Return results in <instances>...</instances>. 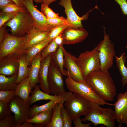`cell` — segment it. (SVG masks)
I'll use <instances>...</instances> for the list:
<instances>
[{
  "instance_id": "35",
  "label": "cell",
  "mask_w": 127,
  "mask_h": 127,
  "mask_svg": "<svg viewBox=\"0 0 127 127\" xmlns=\"http://www.w3.org/2000/svg\"><path fill=\"white\" fill-rule=\"evenodd\" d=\"M19 12H1L0 13V27L4 25L7 22L14 18Z\"/></svg>"
},
{
  "instance_id": "34",
  "label": "cell",
  "mask_w": 127,
  "mask_h": 127,
  "mask_svg": "<svg viewBox=\"0 0 127 127\" xmlns=\"http://www.w3.org/2000/svg\"><path fill=\"white\" fill-rule=\"evenodd\" d=\"M61 114L64 124V127H72V124L73 120L65 108L64 105L61 108Z\"/></svg>"
},
{
  "instance_id": "24",
  "label": "cell",
  "mask_w": 127,
  "mask_h": 127,
  "mask_svg": "<svg viewBox=\"0 0 127 127\" xmlns=\"http://www.w3.org/2000/svg\"><path fill=\"white\" fill-rule=\"evenodd\" d=\"M29 64L25 53L20 57L18 76L16 81L17 84L25 78L29 76V68L28 66Z\"/></svg>"
},
{
  "instance_id": "42",
  "label": "cell",
  "mask_w": 127,
  "mask_h": 127,
  "mask_svg": "<svg viewBox=\"0 0 127 127\" xmlns=\"http://www.w3.org/2000/svg\"><path fill=\"white\" fill-rule=\"evenodd\" d=\"M62 32L53 40L55 41L59 47L63 46L64 44L63 39L61 36Z\"/></svg>"
},
{
  "instance_id": "38",
  "label": "cell",
  "mask_w": 127,
  "mask_h": 127,
  "mask_svg": "<svg viewBox=\"0 0 127 127\" xmlns=\"http://www.w3.org/2000/svg\"><path fill=\"white\" fill-rule=\"evenodd\" d=\"M47 21L48 24L55 27L64 24H68L70 25L67 23L66 19L62 16L59 18H47Z\"/></svg>"
},
{
  "instance_id": "22",
  "label": "cell",
  "mask_w": 127,
  "mask_h": 127,
  "mask_svg": "<svg viewBox=\"0 0 127 127\" xmlns=\"http://www.w3.org/2000/svg\"><path fill=\"white\" fill-rule=\"evenodd\" d=\"M32 91L28 76L25 78L17 84L15 90V96L19 97L25 101L28 102L30 94Z\"/></svg>"
},
{
  "instance_id": "48",
  "label": "cell",
  "mask_w": 127,
  "mask_h": 127,
  "mask_svg": "<svg viewBox=\"0 0 127 127\" xmlns=\"http://www.w3.org/2000/svg\"><path fill=\"white\" fill-rule=\"evenodd\" d=\"M36 3H42L44 0H33Z\"/></svg>"
},
{
  "instance_id": "49",
  "label": "cell",
  "mask_w": 127,
  "mask_h": 127,
  "mask_svg": "<svg viewBox=\"0 0 127 127\" xmlns=\"http://www.w3.org/2000/svg\"><path fill=\"white\" fill-rule=\"evenodd\" d=\"M126 49H127V45L126 46Z\"/></svg>"
},
{
  "instance_id": "3",
  "label": "cell",
  "mask_w": 127,
  "mask_h": 127,
  "mask_svg": "<svg viewBox=\"0 0 127 127\" xmlns=\"http://www.w3.org/2000/svg\"><path fill=\"white\" fill-rule=\"evenodd\" d=\"M29 39L28 33L18 37L10 35L6 31L4 39L0 43V59L9 55L21 56L25 53Z\"/></svg>"
},
{
  "instance_id": "19",
  "label": "cell",
  "mask_w": 127,
  "mask_h": 127,
  "mask_svg": "<svg viewBox=\"0 0 127 127\" xmlns=\"http://www.w3.org/2000/svg\"><path fill=\"white\" fill-rule=\"evenodd\" d=\"M41 51L32 59L31 67L29 68V77L32 90L35 88L38 83V76L41 61Z\"/></svg>"
},
{
  "instance_id": "18",
  "label": "cell",
  "mask_w": 127,
  "mask_h": 127,
  "mask_svg": "<svg viewBox=\"0 0 127 127\" xmlns=\"http://www.w3.org/2000/svg\"><path fill=\"white\" fill-rule=\"evenodd\" d=\"M52 54L41 61L38 78V83L40 88L44 92L49 94L50 93L48 77L49 69Z\"/></svg>"
},
{
  "instance_id": "11",
  "label": "cell",
  "mask_w": 127,
  "mask_h": 127,
  "mask_svg": "<svg viewBox=\"0 0 127 127\" xmlns=\"http://www.w3.org/2000/svg\"><path fill=\"white\" fill-rule=\"evenodd\" d=\"M33 1V0H23L24 4L26 10L34 22L35 27L42 31H50L55 26L48 23L47 18L36 7Z\"/></svg>"
},
{
  "instance_id": "27",
  "label": "cell",
  "mask_w": 127,
  "mask_h": 127,
  "mask_svg": "<svg viewBox=\"0 0 127 127\" xmlns=\"http://www.w3.org/2000/svg\"><path fill=\"white\" fill-rule=\"evenodd\" d=\"M52 40L48 38L33 46L29 49L26 50L25 53L27 58L30 64L33 58Z\"/></svg>"
},
{
  "instance_id": "1",
  "label": "cell",
  "mask_w": 127,
  "mask_h": 127,
  "mask_svg": "<svg viewBox=\"0 0 127 127\" xmlns=\"http://www.w3.org/2000/svg\"><path fill=\"white\" fill-rule=\"evenodd\" d=\"M85 80L103 100L106 102L113 100L117 90L108 71L104 72L100 70L93 71L88 75Z\"/></svg>"
},
{
  "instance_id": "46",
  "label": "cell",
  "mask_w": 127,
  "mask_h": 127,
  "mask_svg": "<svg viewBox=\"0 0 127 127\" xmlns=\"http://www.w3.org/2000/svg\"><path fill=\"white\" fill-rule=\"evenodd\" d=\"M20 7L24 8H25L23 3V0H12Z\"/></svg>"
},
{
  "instance_id": "26",
  "label": "cell",
  "mask_w": 127,
  "mask_h": 127,
  "mask_svg": "<svg viewBox=\"0 0 127 127\" xmlns=\"http://www.w3.org/2000/svg\"><path fill=\"white\" fill-rule=\"evenodd\" d=\"M115 57L117 66L122 76L121 82L122 85L124 87L127 84V68L125 65L126 58L125 53H122L120 57L115 56Z\"/></svg>"
},
{
  "instance_id": "23",
  "label": "cell",
  "mask_w": 127,
  "mask_h": 127,
  "mask_svg": "<svg viewBox=\"0 0 127 127\" xmlns=\"http://www.w3.org/2000/svg\"><path fill=\"white\" fill-rule=\"evenodd\" d=\"M17 76L18 73L8 77L0 75V91L15 90Z\"/></svg>"
},
{
  "instance_id": "39",
  "label": "cell",
  "mask_w": 127,
  "mask_h": 127,
  "mask_svg": "<svg viewBox=\"0 0 127 127\" xmlns=\"http://www.w3.org/2000/svg\"><path fill=\"white\" fill-rule=\"evenodd\" d=\"M16 124L14 115H11L7 118L0 120V127H13Z\"/></svg>"
},
{
  "instance_id": "12",
  "label": "cell",
  "mask_w": 127,
  "mask_h": 127,
  "mask_svg": "<svg viewBox=\"0 0 127 127\" xmlns=\"http://www.w3.org/2000/svg\"><path fill=\"white\" fill-rule=\"evenodd\" d=\"M39 85H37L33 90L32 91L28 102L29 106L35 102L41 100H50L57 103L63 102H64L69 99L72 95L71 91L66 92L64 94L58 96L52 95L41 91Z\"/></svg>"
},
{
  "instance_id": "7",
  "label": "cell",
  "mask_w": 127,
  "mask_h": 127,
  "mask_svg": "<svg viewBox=\"0 0 127 127\" xmlns=\"http://www.w3.org/2000/svg\"><path fill=\"white\" fill-rule=\"evenodd\" d=\"M104 39L99 44V54L100 60V70L107 72L112 66L115 55L113 43L110 40L109 36L104 30Z\"/></svg>"
},
{
  "instance_id": "8",
  "label": "cell",
  "mask_w": 127,
  "mask_h": 127,
  "mask_svg": "<svg viewBox=\"0 0 127 127\" xmlns=\"http://www.w3.org/2000/svg\"><path fill=\"white\" fill-rule=\"evenodd\" d=\"M65 102L64 106L73 121L77 117L84 115L90 104V102L74 93L71 98Z\"/></svg>"
},
{
  "instance_id": "15",
  "label": "cell",
  "mask_w": 127,
  "mask_h": 127,
  "mask_svg": "<svg viewBox=\"0 0 127 127\" xmlns=\"http://www.w3.org/2000/svg\"><path fill=\"white\" fill-rule=\"evenodd\" d=\"M114 106L115 120L119 124V127L123 124L127 126V91L118 95Z\"/></svg>"
},
{
  "instance_id": "44",
  "label": "cell",
  "mask_w": 127,
  "mask_h": 127,
  "mask_svg": "<svg viewBox=\"0 0 127 127\" xmlns=\"http://www.w3.org/2000/svg\"><path fill=\"white\" fill-rule=\"evenodd\" d=\"M6 26L4 25L0 27V43L4 37L6 32Z\"/></svg>"
},
{
  "instance_id": "14",
  "label": "cell",
  "mask_w": 127,
  "mask_h": 127,
  "mask_svg": "<svg viewBox=\"0 0 127 127\" xmlns=\"http://www.w3.org/2000/svg\"><path fill=\"white\" fill-rule=\"evenodd\" d=\"M59 3L64 7L66 15V20L71 27L75 29L83 28L82 21L88 18V13L81 17H79L73 8L71 0H60Z\"/></svg>"
},
{
  "instance_id": "32",
  "label": "cell",
  "mask_w": 127,
  "mask_h": 127,
  "mask_svg": "<svg viewBox=\"0 0 127 127\" xmlns=\"http://www.w3.org/2000/svg\"><path fill=\"white\" fill-rule=\"evenodd\" d=\"M12 112L10 104L0 101V120L11 115Z\"/></svg>"
},
{
  "instance_id": "36",
  "label": "cell",
  "mask_w": 127,
  "mask_h": 127,
  "mask_svg": "<svg viewBox=\"0 0 127 127\" xmlns=\"http://www.w3.org/2000/svg\"><path fill=\"white\" fill-rule=\"evenodd\" d=\"M41 12L47 18H59L60 16L58 13H55L49 7V6L42 3L41 7Z\"/></svg>"
},
{
  "instance_id": "5",
  "label": "cell",
  "mask_w": 127,
  "mask_h": 127,
  "mask_svg": "<svg viewBox=\"0 0 127 127\" xmlns=\"http://www.w3.org/2000/svg\"><path fill=\"white\" fill-rule=\"evenodd\" d=\"M99 47L98 44L91 50L80 53L77 58L78 64L85 80L92 72L100 70Z\"/></svg>"
},
{
  "instance_id": "13",
  "label": "cell",
  "mask_w": 127,
  "mask_h": 127,
  "mask_svg": "<svg viewBox=\"0 0 127 127\" xmlns=\"http://www.w3.org/2000/svg\"><path fill=\"white\" fill-rule=\"evenodd\" d=\"M62 49L64 54V67L66 69L68 75L76 81H85L78 64L77 58L67 52L64 46Z\"/></svg>"
},
{
  "instance_id": "21",
  "label": "cell",
  "mask_w": 127,
  "mask_h": 127,
  "mask_svg": "<svg viewBox=\"0 0 127 127\" xmlns=\"http://www.w3.org/2000/svg\"><path fill=\"white\" fill-rule=\"evenodd\" d=\"M53 114L52 108L39 113L27 122L32 123L38 127H47L51 121Z\"/></svg>"
},
{
  "instance_id": "47",
  "label": "cell",
  "mask_w": 127,
  "mask_h": 127,
  "mask_svg": "<svg viewBox=\"0 0 127 127\" xmlns=\"http://www.w3.org/2000/svg\"><path fill=\"white\" fill-rule=\"evenodd\" d=\"M56 0H44L42 3L49 6L51 3L56 1Z\"/></svg>"
},
{
  "instance_id": "30",
  "label": "cell",
  "mask_w": 127,
  "mask_h": 127,
  "mask_svg": "<svg viewBox=\"0 0 127 127\" xmlns=\"http://www.w3.org/2000/svg\"><path fill=\"white\" fill-rule=\"evenodd\" d=\"M58 47L57 45L52 40L42 50L41 52V61L55 52Z\"/></svg>"
},
{
  "instance_id": "29",
  "label": "cell",
  "mask_w": 127,
  "mask_h": 127,
  "mask_svg": "<svg viewBox=\"0 0 127 127\" xmlns=\"http://www.w3.org/2000/svg\"><path fill=\"white\" fill-rule=\"evenodd\" d=\"M57 103L55 101L50 100L48 103L44 105L39 106L34 104L30 107L29 119H31L42 112L52 109L54 106Z\"/></svg>"
},
{
  "instance_id": "40",
  "label": "cell",
  "mask_w": 127,
  "mask_h": 127,
  "mask_svg": "<svg viewBox=\"0 0 127 127\" xmlns=\"http://www.w3.org/2000/svg\"><path fill=\"white\" fill-rule=\"evenodd\" d=\"M119 5L123 13L127 15V0H115Z\"/></svg>"
},
{
  "instance_id": "10",
  "label": "cell",
  "mask_w": 127,
  "mask_h": 127,
  "mask_svg": "<svg viewBox=\"0 0 127 127\" xmlns=\"http://www.w3.org/2000/svg\"><path fill=\"white\" fill-rule=\"evenodd\" d=\"M29 106L28 102L19 97H14L10 103L11 110L15 118L16 124L14 125L21 124L29 119Z\"/></svg>"
},
{
  "instance_id": "31",
  "label": "cell",
  "mask_w": 127,
  "mask_h": 127,
  "mask_svg": "<svg viewBox=\"0 0 127 127\" xmlns=\"http://www.w3.org/2000/svg\"><path fill=\"white\" fill-rule=\"evenodd\" d=\"M69 27L71 26L69 24H64L53 27L50 31L47 38L50 40H53L64 30Z\"/></svg>"
},
{
  "instance_id": "33",
  "label": "cell",
  "mask_w": 127,
  "mask_h": 127,
  "mask_svg": "<svg viewBox=\"0 0 127 127\" xmlns=\"http://www.w3.org/2000/svg\"><path fill=\"white\" fill-rule=\"evenodd\" d=\"M15 96V90L0 91V101L10 104Z\"/></svg>"
},
{
  "instance_id": "16",
  "label": "cell",
  "mask_w": 127,
  "mask_h": 127,
  "mask_svg": "<svg viewBox=\"0 0 127 127\" xmlns=\"http://www.w3.org/2000/svg\"><path fill=\"white\" fill-rule=\"evenodd\" d=\"M21 56L9 55L0 59V75L10 76L18 73Z\"/></svg>"
},
{
  "instance_id": "25",
  "label": "cell",
  "mask_w": 127,
  "mask_h": 127,
  "mask_svg": "<svg viewBox=\"0 0 127 127\" xmlns=\"http://www.w3.org/2000/svg\"><path fill=\"white\" fill-rule=\"evenodd\" d=\"M64 103L63 102L57 103L53 107L52 119L51 123L47 127H64L61 110Z\"/></svg>"
},
{
  "instance_id": "20",
  "label": "cell",
  "mask_w": 127,
  "mask_h": 127,
  "mask_svg": "<svg viewBox=\"0 0 127 127\" xmlns=\"http://www.w3.org/2000/svg\"><path fill=\"white\" fill-rule=\"evenodd\" d=\"M50 32L41 30L35 26L31 28L28 33L29 39L26 48V50L47 39Z\"/></svg>"
},
{
  "instance_id": "37",
  "label": "cell",
  "mask_w": 127,
  "mask_h": 127,
  "mask_svg": "<svg viewBox=\"0 0 127 127\" xmlns=\"http://www.w3.org/2000/svg\"><path fill=\"white\" fill-rule=\"evenodd\" d=\"M1 12H24L26 11L25 8L20 7L16 4H10L4 7L1 10Z\"/></svg>"
},
{
  "instance_id": "4",
  "label": "cell",
  "mask_w": 127,
  "mask_h": 127,
  "mask_svg": "<svg viewBox=\"0 0 127 127\" xmlns=\"http://www.w3.org/2000/svg\"><path fill=\"white\" fill-rule=\"evenodd\" d=\"M65 82L66 86L70 91L77 94L90 102H93L100 105H114V104L107 102L102 99L85 80L81 82L76 81L72 79L68 75Z\"/></svg>"
},
{
  "instance_id": "45",
  "label": "cell",
  "mask_w": 127,
  "mask_h": 127,
  "mask_svg": "<svg viewBox=\"0 0 127 127\" xmlns=\"http://www.w3.org/2000/svg\"><path fill=\"white\" fill-rule=\"evenodd\" d=\"M10 4H15L12 0H0V8L1 10L4 7Z\"/></svg>"
},
{
  "instance_id": "6",
  "label": "cell",
  "mask_w": 127,
  "mask_h": 127,
  "mask_svg": "<svg viewBox=\"0 0 127 127\" xmlns=\"http://www.w3.org/2000/svg\"><path fill=\"white\" fill-rule=\"evenodd\" d=\"M4 25L10 28L12 35L18 37L28 34L31 28L35 26L33 19L27 10L19 12Z\"/></svg>"
},
{
  "instance_id": "17",
  "label": "cell",
  "mask_w": 127,
  "mask_h": 127,
  "mask_svg": "<svg viewBox=\"0 0 127 127\" xmlns=\"http://www.w3.org/2000/svg\"><path fill=\"white\" fill-rule=\"evenodd\" d=\"M88 35V32L83 28L77 29L69 27L62 32L64 44H72L80 42Z\"/></svg>"
},
{
  "instance_id": "28",
  "label": "cell",
  "mask_w": 127,
  "mask_h": 127,
  "mask_svg": "<svg viewBox=\"0 0 127 127\" xmlns=\"http://www.w3.org/2000/svg\"><path fill=\"white\" fill-rule=\"evenodd\" d=\"M63 46L59 47L57 50L52 54V57L63 75L67 77L68 75L67 71L64 68V54L62 49Z\"/></svg>"
},
{
  "instance_id": "9",
  "label": "cell",
  "mask_w": 127,
  "mask_h": 127,
  "mask_svg": "<svg viewBox=\"0 0 127 127\" xmlns=\"http://www.w3.org/2000/svg\"><path fill=\"white\" fill-rule=\"evenodd\" d=\"M62 76L52 57L49 69L48 81L50 93L54 95H62L67 92L64 89Z\"/></svg>"
},
{
  "instance_id": "41",
  "label": "cell",
  "mask_w": 127,
  "mask_h": 127,
  "mask_svg": "<svg viewBox=\"0 0 127 127\" xmlns=\"http://www.w3.org/2000/svg\"><path fill=\"white\" fill-rule=\"evenodd\" d=\"M82 119L80 117H77L73 121L75 127H90L92 123L84 124L82 123Z\"/></svg>"
},
{
  "instance_id": "2",
  "label": "cell",
  "mask_w": 127,
  "mask_h": 127,
  "mask_svg": "<svg viewBox=\"0 0 127 127\" xmlns=\"http://www.w3.org/2000/svg\"><path fill=\"white\" fill-rule=\"evenodd\" d=\"M88 110L81 119L84 122H91L94 126L104 125L107 127H115L114 110L111 107L103 108L95 103L90 102Z\"/></svg>"
},
{
  "instance_id": "43",
  "label": "cell",
  "mask_w": 127,
  "mask_h": 127,
  "mask_svg": "<svg viewBox=\"0 0 127 127\" xmlns=\"http://www.w3.org/2000/svg\"><path fill=\"white\" fill-rule=\"evenodd\" d=\"M13 127H38L36 125L32 123L27 122H25L22 123L18 125H14Z\"/></svg>"
}]
</instances>
